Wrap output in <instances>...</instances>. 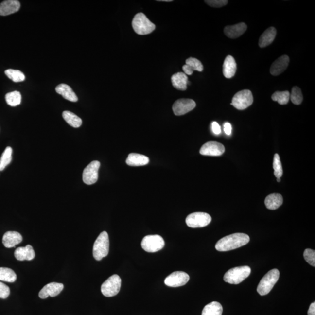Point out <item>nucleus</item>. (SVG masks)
<instances>
[{
  "mask_svg": "<svg viewBox=\"0 0 315 315\" xmlns=\"http://www.w3.org/2000/svg\"><path fill=\"white\" fill-rule=\"evenodd\" d=\"M249 241V235L243 233H235L219 240L215 245V249L220 252H227L243 246Z\"/></svg>",
  "mask_w": 315,
  "mask_h": 315,
  "instance_id": "nucleus-1",
  "label": "nucleus"
},
{
  "mask_svg": "<svg viewBox=\"0 0 315 315\" xmlns=\"http://www.w3.org/2000/svg\"><path fill=\"white\" fill-rule=\"evenodd\" d=\"M109 252V238L106 231L102 232L96 239L93 247V256L96 261H101Z\"/></svg>",
  "mask_w": 315,
  "mask_h": 315,
  "instance_id": "nucleus-2",
  "label": "nucleus"
},
{
  "mask_svg": "<svg viewBox=\"0 0 315 315\" xmlns=\"http://www.w3.org/2000/svg\"><path fill=\"white\" fill-rule=\"evenodd\" d=\"M132 26L136 33L145 35L152 33L156 29V25L151 22L144 14L140 13L134 16Z\"/></svg>",
  "mask_w": 315,
  "mask_h": 315,
  "instance_id": "nucleus-3",
  "label": "nucleus"
},
{
  "mask_svg": "<svg viewBox=\"0 0 315 315\" xmlns=\"http://www.w3.org/2000/svg\"><path fill=\"white\" fill-rule=\"evenodd\" d=\"M251 268L249 266L236 267L231 268L225 274V282L230 284H239L249 276Z\"/></svg>",
  "mask_w": 315,
  "mask_h": 315,
  "instance_id": "nucleus-4",
  "label": "nucleus"
},
{
  "mask_svg": "<svg viewBox=\"0 0 315 315\" xmlns=\"http://www.w3.org/2000/svg\"><path fill=\"white\" fill-rule=\"evenodd\" d=\"M280 277V272L277 269L271 270L262 277L257 288V291L263 296L270 293L276 284Z\"/></svg>",
  "mask_w": 315,
  "mask_h": 315,
  "instance_id": "nucleus-5",
  "label": "nucleus"
},
{
  "mask_svg": "<svg viewBox=\"0 0 315 315\" xmlns=\"http://www.w3.org/2000/svg\"><path fill=\"white\" fill-rule=\"evenodd\" d=\"M122 280L117 274L109 277L101 286V292L104 296L112 297L119 293L121 288Z\"/></svg>",
  "mask_w": 315,
  "mask_h": 315,
  "instance_id": "nucleus-6",
  "label": "nucleus"
},
{
  "mask_svg": "<svg viewBox=\"0 0 315 315\" xmlns=\"http://www.w3.org/2000/svg\"><path fill=\"white\" fill-rule=\"evenodd\" d=\"M165 241L161 236L150 235L145 236L141 242V247L146 252L154 253L163 249Z\"/></svg>",
  "mask_w": 315,
  "mask_h": 315,
  "instance_id": "nucleus-7",
  "label": "nucleus"
},
{
  "mask_svg": "<svg viewBox=\"0 0 315 315\" xmlns=\"http://www.w3.org/2000/svg\"><path fill=\"white\" fill-rule=\"evenodd\" d=\"M253 97L250 90H241L233 96L230 105L238 110H245L252 105Z\"/></svg>",
  "mask_w": 315,
  "mask_h": 315,
  "instance_id": "nucleus-8",
  "label": "nucleus"
},
{
  "mask_svg": "<svg viewBox=\"0 0 315 315\" xmlns=\"http://www.w3.org/2000/svg\"><path fill=\"white\" fill-rule=\"evenodd\" d=\"M211 220V216L207 213L197 212L189 214L186 218V223L192 228H197L208 226Z\"/></svg>",
  "mask_w": 315,
  "mask_h": 315,
  "instance_id": "nucleus-9",
  "label": "nucleus"
},
{
  "mask_svg": "<svg viewBox=\"0 0 315 315\" xmlns=\"http://www.w3.org/2000/svg\"><path fill=\"white\" fill-rule=\"evenodd\" d=\"M101 163L98 160H93L84 169L83 174V182L88 185H93L98 179V171Z\"/></svg>",
  "mask_w": 315,
  "mask_h": 315,
  "instance_id": "nucleus-10",
  "label": "nucleus"
},
{
  "mask_svg": "<svg viewBox=\"0 0 315 315\" xmlns=\"http://www.w3.org/2000/svg\"><path fill=\"white\" fill-rule=\"evenodd\" d=\"M196 104L192 99H180L175 102L172 109L175 115L182 116L193 110Z\"/></svg>",
  "mask_w": 315,
  "mask_h": 315,
  "instance_id": "nucleus-11",
  "label": "nucleus"
},
{
  "mask_svg": "<svg viewBox=\"0 0 315 315\" xmlns=\"http://www.w3.org/2000/svg\"><path fill=\"white\" fill-rule=\"evenodd\" d=\"M190 277L184 271H175L165 280V285L171 287H179L185 285L189 281Z\"/></svg>",
  "mask_w": 315,
  "mask_h": 315,
  "instance_id": "nucleus-12",
  "label": "nucleus"
},
{
  "mask_svg": "<svg viewBox=\"0 0 315 315\" xmlns=\"http://www.w3.org/2000/svg\"><path fill=\"white\" fill-rule=\"evenodd\" d=\"M224 146L220 142H207L201 147L200 153L203 156H220L225 152Z\"/></svg>",
  "mask_w": 315,
  "mask_h": 315,
  "instance_id": "nucleus-13",
  "label": "nucleus"
},
{
  "mask_svg": "<svg viewBox=\"0 0 315 315\" xmlns=\"http://www.w3.org/2000/svg\"><path fill=\"white\" fill-rule=\"evenodd\" d=\"M64 288L61 283L51 282L44 287L39 292V297L41 299H46L48 297H54L58 296Z\"/></svg>",
  "mask_w": 315,
  "mask_h": 315,
  "instance_id": "nucleus-14",
  "label": "nucleus"
},
{
  "mask_svg": "<svg viewBox=\"0 0 315 315\" xmlns=\"http://www.w3.org/2000/svg\"><path fill=\"white\" fill-rule=\"evenodd\" d=\"M290 58L287 55H283L274 61L270 67V73L274 76L282 74L287 69Z\"/></svg>",
  "mask_w": 315,
  "mask_h": 315,
  "instance_id": "nucleus-15",
  "label": "nucleus"
},
{
  "mask_svg": "<svg viewBox=\"0 0 315 315\" xmlns=\"http://www.w3.org/2000/svg\"><path fill=\"white\" fill-rule=\"evenodd\" d=\"M247 28L245 23L241 22L234 25L227 26L224 29V32L228 37L236 39L245 33Z\"/></svg>",
  "mask_w": 315,
  "mask_h": 315,
  "instance_id": "nucleus-16",
  "label": "nucleus"
},
{
  "mask_svg": "<svg viewBox=\"0 0 315 315\" xmlns=\"http://www.w3.org/2000/svg\"><path fill=\"white\" fill-rule=\"evenodd\" d=\"M20 2L17 0H7L0 4V16H6L18 11Z\"/></svg>",
  "mask_w": 315,
  "mask_h": 315,
  "instance_id": "nucleus-17",
  "label": "nucleus"
},
{
  "mask_svg": "<svg viewBox=\"0 0 315 315\" xmlns=\"http://www.w3.org/2000/svg\"><path fill=\"white\" fill-rule=\"evenodd\" d=\"M14 255L18 261H32L35 258V253L31 245H28L25 247H18Z\"/></svg>",
  "mask_w": 315,
  "mask_h": 315,
  "instance_id": "nucleus-18",
  "label": "nucleus"
},
{
  "mask_svg": "<svg viewBox=\"0 0 315 315\" xmlns=\"http://www.w3.org/2000/svg\"><path fill=\"white\" fill-rule=\"evenodd\" d=\"M22 241V235L16 231H8L5 233L2 238L3 245L7 248L14 247Z\"/></svg>",
  "mask_w": 315,
  "mask_h": 315,
  "instance_id": "nucleus-19",
  "label": "nucleus"
},
{
  "mask_svg": "<svg viewBox=\"0 0 315 315\" xmlns=\"http://www.w3.org/2000/svg\"><path fill=\"white\" fill-rule=\"evenodd\" d=\"M204 67L202 63L197 58L190 57L186 60V64L183 66V70L185 74L189 75L192 74L194 71H203Z\"/></svg>",
  "mask_w": 315,
  "mask_h": 315,
  "instance_id": "nucleus-20",
  "label": "nucleus"
},
{
  "mask_svg": "<svg viewBox=\"0 0 315 315\" xmlns=\"http://www.w3.org/2000/svg\"><path fill=\"white\" fill-rule=\"evenodd\" d=\"M236 69V63L232 55H228L226 58L223 64V75L227 78H231L235 75Z\"/></svg>",
  "mask_w": 315,
  "mask_h": 315,
  "instance_id": "nucleus-21",
  "label": "nucleus"
},
{
  "mask_svg": "<svg viewBox=\"0 0 315 315\" xmlns=\"http://www.w3.org/2000/svg\"><path fill=\"white\" fill-rule=\"evenodd\" d=\"M277 30L275 28L270 27L265 30L260 37L259 45L260 48H263L271 45L275 39Z\"/></svg>",
  "mask_w": 315,
  "mask_h": 315,
  "instance_id": "nucleus-22",
  "label": "nucleus"
},
{
  "mask_svg": "<svg viewBox=\"0 0 315 315\" xmlns=\"http://www.w3.org/2000/svg\"><path fill=\"white\" fill-rule=\"evenodd\" d=\"M172 84L175 88L177 90H186L188 83V78L184 72H177L171 77Z\"/></svg>",
  "mask_w": 315,
  "mask_h": 315,
  "instance_id": "nucleus-23",
  "label": "nucleus"
},
{
  "mask_svg": "<svg viewBox=\"0 0 315 315\" xmlns=\"http://www.w3.org/2000/svg\"><path fill=\"white\" fill-rule=\"evenodd\" d=\"M55 90L58 94L62 95L64 98L71 102H77L78 100L77 95L73 91L71 88L68 85L61 84L55 88Z\"/></svg>",
  "mask_w": 315,
  "mask_h": 315,
  "instance_id": "nucleus-24",
  "label": "nucleus"
},
{
  "mask_svg": "<svg viewBox=\"0 0 315 315\" xmlns=\"http://www.w3.org/2000/svg\"><path fill=\"white\" fill-rule=\"evenodd\" d=\"M149 162L150 159L148 157L136 153L130 154L126 159L127 164L131 166H144L147 165Z\"/></svg>",
  "mask_w": 315,
  "mask_h": 315,
  "instance_id": "nucleus-25",
  "label": "nucleus"
},
{
  "mask_svg": "<svg viewBox=\"0 0 315 315\" xmlns=\"http://www.w3.org/2000/svg\"><path fill=\"white\" fill-rule=\"evenodd\" d=\"M264 203L268 209L276 210L282 205L283 198L282 195L280 194H271L265 198Z\"/></svg>",
  "mask_w": 315,
  "mask_h": 315,
  "instance_id": "nucleus-26",
  "label": "nucleus"
},
{
  "mask_svg": "<svg viewBox=\"0 0 315 315\" xmlns=\"http://www.w3.org/2000/svg\"><path fill=\"white\" fill-rule=\"evenodd\" d=\"M223 311L221 303L214 301L204 306L201 315H222Z\"/></svg>",
  "mask_w": 315,
  "mask_h": 315,
  "instance_id": "nucleus-27",
  "label": "nucleus"
},
{
  "mask_svg": "<svg viewBox=\"0 0 315 315\" xmlns=\"http://www.w3.org/2000/svg\"><path fill=\"white\" fill-rule=\"evenodd\" d=\"M63 118L67 123L74 128L80 127L83 123L80 118L70 111H64L63 113Z\"/></svg>",
  "mask_w": 315,
  "mask_h": 315,
  "instance_id": "nucleus-28",
  "label": "nucleus"
},
{
  "mask_svg": "<svg viewBox=\"0 0 315 315\" xmlns=\"http://www.w3.org/2000/svg\"><path fill=\"white\" fill-rule=\"evenodd\" d=\"M17 278V274L11 268L0 267V281L14 282Z\"/></svg>",
  "mask_w": 315,
  "mask_h": 315,
  "instance_id": "nucleus-29",
  "label": "nucleus"
},
{
  "mask_svg": "<svg viewBox=\"0 0 315 315\" xmlns=\"http://www.w3.org/2000/svg\"><path fill=\"white\" fill-rule=\"evenodd\" d=\"M5 100L11 106H17L21 103L22 96L18 91H13L7 93Z\"/></svg>",
  "mask_w": 315,
  "mask_h": 315,
  "instance_id": "nucleus-30",
  "label": "nucleus"
},
{
  "mask_svg": "<svg viewBox=\"0 0 315 315\" xmlns=\"http://www.w3.org/2000/svg\"><path fill=\"white\" fill-rule=\"evenodd\" d=\"M271 99L280 105H284L287 104L290 101V93L287 90L282 92L277 91L273 93Z\"/></svg>",
  "mask_w": 315,
  "mask_h": 315,
  "instance_id": "nucleus-31",
  "label": "nucleus"
},
{
  "mask_svg": "<svg viewBox=\"0 0 315 315\" xmlns=\"http://www.w3.org/2000/svg\"><path fill=\"white\" fill-rule=\"evenodd\" d=\"M13 149L10 147L5 148L0 159V171H2L11 162Z\"/></svg>",
  "mask_w": 315,
  "mask_h": 315,
  "instance_id": "nucleus-32",
  "label": "nucleus"
},
{
  "mask_svg": "<svg viewBox=\"0 0 315 315\" xmlns=\"http://www.w3.org/2000/svg\"><path fill=\"white\" fill-rule=\"evenodd\" d=\"M5 74L7 76V77L15 83H19V82H22L25 80L24 74L19 70L8 69L5 70Z\"/></svg>",
  "mask_w": 315,
  "mask_h": 315,
  "instance_id": "nucleus-33",
  "label": "nucleus"
},
{
  "mask_svg": "<svg viewBox=\"0 0 315 315\" xmlns=\"http://www.w3.org/2000/svg\"><path fill=\"white\" fill-rule=\"evenodd\" d=\"M291 101L296 105H299L303 101V95L301 89L298 87L295 86L293 88L290 94Z\"/></svg>",
  "mask_w": 315,
  "mask_h": 315,
  "instance_id": "nucleus-34",
  "label": "nucleus"
},
{
  "mask_svg": "<svg viewBox=\"0 0 315 315\" xmlns=\"http://www.w3.org/2000/svg\"><path fill=\"white\" fill-rule=\"evenodd\" d=\"M274 174L277 178H281L283 174V169L280 157L278 154L274 155L273 159Z\"/></svg>",
  "mask_w": 315,
  "mask_h": 315,
  "instance_id": "nucleus-35",
  "label": "nucleus"
},
{
  "mask_svg": "<svg viewBox=\"0 0 315 315\" xmlns=\"http://www.w3.org/2000/svg\"><path fill=\"white\" fill-rule=\"evenodd\" d=\"M303 257L306 262L315 267V251L311 249H306L303 253Z\"/></svg>",
  "mask_w": 315,
  "mask_h": 315,
  "instance_id": "nucleus-36",
  "label": "nucleus"
},
{
  "mask_svg": "<svg viewBox=\"0 0 315 315\" xmlns=\"http://www.w3.org/2000/svg\"><path fill=\"white\" fill-rule=\"evenodd\" d=\"M207 4L211 6L212 7L221 8L226 5L228 1L227 0H206L204 1Z\"/></svg>",
  "mask_w": 315,
  "mask_h": 315,
  "instance_id": "nucleus-37",
  "label": "nucleus"
},
{
  "mask_svg": "<svg viewBox=\"0 0 315 315\" xmlns=\"http://www.w3.org/2000/svg\"><path fill=\"white\" fill-rule=\"evenodd\" d=\"M10 288L7 285L0 282V298L6 299L10 296Z\"/></svg>",
  "mask_w": 315,
  "mask_h": 315,
  "instance_id": "nucleus-38",
  "label": "nucleus"
},
{
  "mask_svg": "<svg viewBox=\"0 0 315 315\" xmlns=\"http://www.w3.org/2000/svg\"><path fill=\"white\" fill-rule=\"evenodd\" d=\"M212 130L213 133L215 134H220L221 133V127L217 122H214L212 123Z\"/></svg>",
  "mask_w": 315,
  "mask_h": 315,
  "instance_id": "nucleus-39",
  "label": "nucleus"
},
{
  "mask_svg": "<svg viewBox=\"0 0 315 315\" xmlns=\"http://www.w3.org/2000/svg\"><path fill=\"white\" fill-rule=\"evenodd\" d=\"M224 129L225 133L227 135H230L232 133V125L229 123V122H226L224 124Z\"/></svg>",
  "mask_w": 315,
  "mask_h": 315,
  "instance_id": "nucleus-40",
  "label": "nucleus"
},
{
  "mask_svg": "<svg viewBox=\"0 0 315 315\" xmlns=\"http://www.w3.org/2000/svg\"><path fill=\"white\" fill-rule=\"evenodd\" d=\"M308 315H315V302L312 303L308 311Z\"/></svg>",
  "mask_w": 315,
  "mask_h": 315,
  "instance_id": "nucleus-41",
  "label": "nucleus"
},
{
  "mask_svg": "<svg viewBox=\"0 0 315 315\" xmlns=\"http://www.w3.org/2000/svg\"><path fill=\"white\" fill-rule=\"evenodd\" d=\"M158 1H162V2H171L172 0H158Z\"/></svg>",
  "mask_w": 315,
  "mask_h": 315,
  "instance_id": "nucleus-42",
  "label": "nucleus"
},
{
  "mask_svg": "<svg viewBox=\"0 0 315 315\" xmlns=\"http://www.w3.org/2000/svg\"><path fill=\"white\" fill-rule=\"evenodd\" d=\"M277 182H280L281 181V178H277Z\"/></svg>",
  "mask_w": 315,
  "mask_h": 315,
  "instance_id": "nucleus-43",
  "label": "nucleus"
}]
</instances>
